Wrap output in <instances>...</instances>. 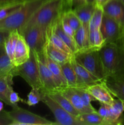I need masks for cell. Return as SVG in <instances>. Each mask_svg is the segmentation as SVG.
Returning <instances> with one entry per match:
<instances>
[{"mask_svg":"<svg viewBox=\"0 0 124 125\" xmlns=\"http://www.w3.org/2000/svg\"><path fill=\"white\" fill-rule=\"evenodd\" d=\"M24 2H14L4 5L0 7V20L7 18V17L12 15L13 12L17 11Z\"/></svg>","mask_w":124,"mask_h":125,"instance_id":"33","label":"cell"},{"mask_svg":"<svg viewBox=\"0 0 124 125\" xmlns=\"http://www.w3.org/2000/svg\"><path fill=\"white\" fill-rule=\"evenodd\" d=\"M89 25L82 24L77 30L75 31L74 39L77 46L78 51H82L89 48Z\"/></svg>","mask_w":124,"mask_h":125,"instance_id":"20","label":"cell"},{"mask_svg":"<svg viewBox=\"0 0 124 125\" xmlns=\"http://www.w3.org/2000/svg\"><path fill=\"white\" fill-rule=\"evenodd\" d=\"M9 100L12 104V107L17 106V103L19 102L24 103L26 104V100H23L19 96L18 93L15 92L13 90L10 92L9 95Z\"/></svg>","mask_w":124,"mask_h":125,"instance_id":"36","label":"cell"},{"mask_svg":"<svg viewBox=\"0 0 124 125\" xmlns=\"http://www.w3.org/2000/svg\"><path fill=\"white\" fill-rule=\"evenodd\" d=\"M18 2H24V1H23V0H0V4L6 5Z\"/></svg>","mask_w":124,"mask_h":125,"instance_id":"43","label":"cell"},{"mask_svg":"<svg viewBox=\"0 0 124 125\" xmlns=\"http://www.w3.org/2000/svg\"><path fill=\"white\" fill-rule=\"evenodd\" d=\"M23 1H29V0H23Z\"/></svg>","mask_w":124,"mask_h":125,"instance_id":"47","label":"cell"},{"mask_svg":"<svg viewBox=\"0 0 124 125\" xmlns=\"http://www.w3.org/2000/svg\"><path fill=\"white\" fill-rule=\"evenodd\" d=\"M13 77L7 76H0V101L12 107L9 100V95L13 90L12 88Z\"/></svg>","mask_w":124,"mask_h":125,"instance_id":"24","label":"cell"},{"mask_svg":"<svg viewBox=\"0 0 124 125\" xmlns=\"http://www.w3.org/2000/svg\"><path fill=\"white\" fill-rule=\"evenodd\" d=\"M13 120L9 116L8 111H3L0 112V125H12Z\"/></svg>","mask_w":124,"mask_h":125,"instance_id":"37","label":"cell"},{"mask_svg":"<svg viewBox=\"0 0 124 125\" xmlns=\"http://www.w3.org/2000/svg\"><path fill=\"white\" fill-rule=\"evenodd\" d=\"M86 1V3L89 4H94L95 0H85Z\"/></svg>","mask_w":124,"mask_h":125,"instance_id":"45","label":"cell"},{"mask_svg":"<svg viewBox=\"0 0 124 125\" xmlns=\"http://www.w3.org/2000/svg\"><path fill=\"white\" fill-rule=\"evenodd\" d=\"M43 53L60 65L68 62L72 55L58 48L47 39L44 47Z\"/></svg>","mask_w":124,"mask_h":125,"instance_id":"17","label":"cell"},{"mask_svg":"<svg viewBox=\"0 0 124 125\" xmlns=\"http://www.w3.org/2000/svg\"><path fill=\"white\" fill-rule=\"evenodd\" d=\"M42 55L44 61L47 65L48 68H49L51 73H52L53 77H54L58 89L68 87L60 65L53 61L51 59H50L48 56L45 55L43 52L42 53Z\"/></svg>","mask_w":124,"mask_h":125,"instance_id":"18","label":"cell"},{"mask_svg":"<svg viewBox=\"0 0 124 125\" xmlns=\"http://www.w3.org/2000/svg\"><path fill=\"white\" fill-rule=\"evenodd\" d=\"M100 30L105 43L116 42L120 38L122 32V28L119 24L114 20L105 13H103Z\"/></svg>","mask_w":124,"mask_h":125,"instance_id":"10","label":"cell"},{"mask_svg":"<svg viewBox=\"0 0 124 125\" xmlns=\"http://www.w3.org/2000/svg\"><path fill=\"white\" fill-rule=\"evenodd\" d=\"M16 67L6 52L4 46L0 47V76H15Z\"/></svg>","mask_w":124,"mask_h":125,"instance_id":"19","label":"cell"},{"mask_svg":"<svg viewBox=\"0 0 124 125\" xmlns=\"http://www.w3.org/2000/svg\"><path fill=\"white\" fill-rule=\"evenodd\" d=\"M19 33L18 30H15L10 31L9 34L4 43V48L6 52L10 58L11 61H13V56H14L15 50L16 45H17V41L19 37Z\"/></svg>","mask_w":124,"mask_h":125,"instance_id":"28","label":"cell"},{"mask_svg":"<svg viewBox=\"0 0 124 125\" xmlns=\"http://www.w3.org/2000/svg\"><path fill=\"white\" fill-rule=\"evenodd\" d=\"M41 101V92L40 89L32 87L27 95V99L26 100V104L29 106H35Z\"/></svg>","mask_w":124,"mask_h":125,"instance_id":"35","label":"cell"},{"mask_svg":"<svg viewBox=\"0 0 124 125\" xmlns=\"http://www.w3.org/2000/svg\"><path fill=\"white\" fill-rule=\"evenodd\" d=\"M123 103H124V101H123Z\"/></svg>","mask_w":124,"mask_h":125,"instance_id":"49","label":"cell"},{"mask_svg":"<svg viewBox=\"0 0 124 125\" xmlns=\"http://www.w3.org/2000/svg\"><path fill=\"white\" fill-rule=\"evenodd\" d=\"M83 89L92 95L96 101H98L100 103L110 105L114 100L113 95L111 94L103 81L88 85Z\"/></svg>","mask_w":124,"mask_h":125,"instance_id":"11","label":"cell"},{"mask_svg":"<svg viewBox=\"0 0 124 125\" xmlns=\"http://www.w3.org/2000/svg\"><path fill=\"white\" fill-rule=\"evenodd\" d=\"M3 109H4L3 102H2V101H0V112H1V111H2Z\"/></svg>","mask_w":124,"mask_h":125,"instance_id":"44","label":"cell"},{"mask_svg":"<svg viewBox=\"0 0 124 125\" xmlns=\"http://www.w3.org/2000/svg\"><path fill=\"white\" fill-rule=\"evenodd\" d=\"M70 9L68 0H48L36 11L18 32L23 35L27 29L33 26H40L47 31L65 11Z\"/></svg>","mask_w":124,"mask_h":125,"instance_id":"1","label":"cell"},{"mask_svg":"<svg viewBox=\"0 0 124 125\" xmlns=\"http://www.w3.org/2000/svg\"><path fill=\"white\" fill-rule=\"evenodd\" d=\"M104 119L106 125H120L124 124V118L117 119L112 113L109 104L100 103V107L97 111Z\"/></svg>","mask_w":124,"mask_h":125,"instance_id":"25","label":"cell"},{"mask_svg":"<svg viewBox=\"0 0 124 125\" xmlns=\"http://www.w3.org/2000/svg\"><path fill=\"white\" fill-rule=\"evenodd\" d=\"M70 62L77 76L79 85L78 88H85L88 85L102 82L98 80L93 74H91L85 67L78 63L73 57V55H72L71 57Z\"/></svg>","mask_w":124,"mask_h":125,"instance_id":"13","label":"cell"},{"mask_svg":"<svg viewBox=\"0 0 124 125\" xmlns=\"http://www.w3.org/2000/svg\"><path fill=\"white\" fill-rule=\"evenodd\" d=\"M62 72L66 81L68 87H79L78 78L74 71V68L71 63L70 60L61 65Z\"/></svg>","mask_w":124,"mask_h":125,"instance_id":"26","label":"cell"},{"mask_svg":"<svg viewBox=\"0 0 124 125\" xmlns=\"http://www.w3.org/2000/svg\"><path fill=\"white\" fill-rule=\"evenodd\" d=\"M95 8L96 6L94 4H89L86 2L73 9V10L83 24L89 25Z\"/></svg>","mask_w":124,"mask_h":125,"instance_id":"23","label":"cell"},{"mask_svg":"<svg viewBox=\"0 0 124 125\" xmlns=\"http://www.w3.org/2000/svg\"><path fill=\"white\" fill-rule=\"evenodd\" d=\"M21 76L24 79L32 88L42 89L43 85L40 80L39 68L35 51L30 50L29 59L23 64L16 67L15 76Z\"/></svg>","mask_w":124,"mask_h":125,"instance_id":"5","label":"cell"},{"mask_svg":"<svg viewBox=\"0 0 124 125\" xmlns=\"http://www.w3.org/2000/svg\"><path fill=\"white\" fill-rule=\"evenodd\" d=\"M10 31L6 30H0V47L4 46L6 39L8 37Z\"/></svg>","mask_w":124,"mask_h":125,"instance_id":"40","label":"cell"},{"mask_svg":"<svg viewBox=\"0 0 124 125\" xmlns=\"http://www.w3.org/2000/svg\"><path fill=\"white\" fill-rule=\"evenodd\" d=\"M48 0H29L7 18L0 20V30L19 31L31 18L36 11Z\"/></svg>","mask_w":124,"mask_h":125,"instance_id":"3","label":"cell"},{"mask_svg":"<svg viewBox=\"0 0 124 125\" xmlns=\"http://www.w3.org/2000/svg\"><path fill=\"white\" fill-rule=\"evenodd\" d=\"M103 8L96 6L94 12L89 23V28L91 29H100L103 16Z\"/></svg>","mask_w":124,"mask_h":125,"instance_id":"32","label":"cell"},{"mask_svg":"<svg viewBox=\"0 0 124 125\" xmlns=\"http://www.w3.org/2000/svg\"><path fill=\"white\" fill-rule=\"evenodd\" d=\"M41 91V90H40ZM41 101L49 107L55 119L57 125H85L78 120L77 117L64 110L59 104L51 98L46 93L41 91Z\"/></svg>","mask_w":124,"mask_h":125,"instance_id":"6","label":"cell"},{"mask_svg":"<svg viewBox=\"0 0 124 125\" xmlns=\"http://www.w3.org/2000/svg\"><path fill=\"white\" fill-rule=\"evenodd\" d=\"M105 79L124 73V50L116 42L106 43L99 50Z\"/></svg>","mask_w":124,"mask_h":125,"instance_id":"2","label":"cell"},{"mask_svg":"<svg viewBox=\"0 0 124 125\" xmlns=\"http://www.w3.org/2000/svg\"><path fill=\"white\" fill-rule=\"evenodd\" d=\"M58 90L64 97L66 98L71 103L73 106L80 114L97 112L96 109H91L85 106L81 96L79 95V93L76 91L75 88L66 87L58 89Z\"/></svg>","mask_w":124,"mask_h":125,"instance_id":"12","label":"cell"},{"mask_svg":"<svg viewBox=\"0 0 124 125\" xmlns=\"http://www.w3.org/2000/svg\"><path fill=\"white\" fill-rule=\"evenodd\" d=\"M102 8L105 14L114 20L122 29L124 28V4L119 0H110Z\"/></svg>","mask_w":124,"mask_h":125,"instance_id":"14","label":"cell"},{"mask_svg":"<svg viewBox=\"0 0 124 125\" xmlns=\"http://www.w3.org/2000/svg\"><path fill=\"white\" fill-rule=\"evenodd\" d=\"M89 48L99 50L105 44L100 29L89 30Z\"/></svg>","mask_w":124,"mask_h":125,"instance_id":"29","label":"cell"},{"mask_svg":"<svg viewBox=\"0 0 124 125\" xmlns=\"http://www.w3.org/2000/svg\"><path fill=\"white\" fill-rule=\"evenodd\" d=\"M43 92V91H42ZM50 96L52 99H53L55 101L59 104L64 110L68 111L71 114L73 115L75 117H77L80 114V112L73 106L71 103L68 100L66 97H64L57 89L55 91L51 92H45Z\"/></svg>","mask_w":124,"mask_h":125,"instance_id":"22","label":"cell"},{"mask_svg":"<svg viewBox=\"0 0 124 125\" xmlns=\"http://www.w3.org/2000/svg\"><path fill=\"white\" fill-rule=\"evenodd\" d=\"M72 55L78 63L85 67L98 80L102 82L104 80L105 75L99 50L88 48L77 51Z\"/></svg>","mask_w":124,"mask_h":125,"instance_id":"4","label":"cell"},{"mask_svg":"<svg viewBox=\"0 0 124 125\" xmlns=\"http://www.w3.org/2000/svg\"><path fill=\"white\" fill-rule=\"evenodd\" d=\"M120 1H121L123 4H124V0H119Z\"/></svg>","mask_w":124,"mask_h":125,"instance_id":"46","label":"cell"},{"mask_svg":"<svg viewBox=\"0 0 124 125\" xmlns=\"http://www.w3.org/2000/svg\"><path fill=\"white\" fill-rule=\"evenodd\" d=\"M116 43H117L124 50V28L122 29L121 35H120V37L119 40L116 42Z\"/></svg>","mask_w":124,"mask_h":125,"instance_id":"41","label":"cell"},{"mask_svg":"<svg viewBox=\"0 0 124 125\" xmlns=\"http://www.w3.org/2000/svg\"><path fill=\"white\" fill-rule=\"evenodd\" d=\"M47 39L49 40L53 45L61 49L63 51L70 54H72L71 50L65 44V43L60 39L59 36L53 30L52 28L50 26L47 30Z\"/></svg>","mask_w":124,"mask_h":125,"instance_id":"30","label":"cell"},{"mask_svg":"<svg viewBox=\"0 0 124 125\" xmlns=\"http://www.w3.org/2000/svg\"><path fill=\"white\" fill-rule=\"evenodd\" d=\"M4 6V5H2V4H0V7H1V6Z\"/></svg>","mask_w":124,"mask_h":125,"instance_id":"48","label":"cell"},{"mask_svg":"<svg viewBox=\"0 0 124 125\" xmlns=\"http://www.w3.org/2000/svg\"><path fill=\"white\" fill-rule=\"evenodd\" d=\"M78 120L85 125H106L104 119L97 112L80 114Z\"/></svg>","mask_w":124,"mask_h":125,"instance_id":"27","label":"cell"},{"mask_svg":"<svg viewBox=\"0 0 124 125\" xmlns=\"http://www.w3.org/2000/svg\"><path fill=\"white\" fill-rule=\"evenodd\" d=\"M8 112L9 115L13 120L12 125H57L44 117L21 108L17 106L12 107Z\"/></svg>","mask_w":124,"mask_h":125,"instance_id":"7","label":"cell"},{"mask_svg":"<svg viewBox=\"0 0 124 125\" xmlns=\"http://www.w3.org/2000/svg\"><path fill=\"white\" fill-rule=\"evenodd\" d=\"M60 18L59 19L57 20L51 26L52 27L55 32L60 37V39L65 43L66 45L69 48V49L71 50L72 54H74L78 51L77 46L76 43H75L74 37L69 35L67 33H66L63 29L62 24H61Z\"/></svg>","mask_w":124,"mask_h":125,"instance_id":"21","label":"cell"},{"mask_svg":"<svg viewBox=\"0 0 124 125\" xmlns=\"http://www.w3.org/2000/svg\"><path fill=\"white\" fill-rule=\"evenodd\" d=\"M62 17L64 20L66 21L67 23L72 27V28L75 31L77 30L80 28V26L82 24L77 15L71 9L65 11Z\"/></svg>","mask_w":124,"mask_h":125,"instance_id":"31","label":"cell"},{"mask_svg":"<svg viewBox=\"0 0 124 125\" xmlns=\"http://www.w3.org/2000/svg\"><path fill=\"white\" fill-rule=\"evenodd\" d=\"M30 55V47L24 37L21 34H19L15 50L12 63L15 67L20 65L29 59Z\"/></svg>","mask_w":124,"mask_h":125,"instance_id":"16","label":"cell"},{"mask_svg":"<svg viewBox=\"0 0 124 125\" xmlns=\"http://www.w3.org/2000/svg\"><path fill=\"white\" fill-rule=\"evenodd\" d=\"M109 106L113 115L117 119L124 118V115L123 114L124 112V104L123 101L118 98L116 100L114 99L113 102Z\"/></svg>","mask_w":124,"mask_h":125,"instance_id":"34","label":"cell"},{"mask_svg":"<svg viewBox=\"0 0 124 125\" xmlns=\"http://www.w3.org/2000/svg\"><path fill=\"white\" fill-rule=\"evenodd\" d=\"M109 1H110V0H95L94 4L95 6H97V7H102V8L103 6Z\"/></svg>","mask_w":124,"mask_h":125,"instance_id":"42","label":"cell"},{"mask_svg":"<svg viewBox=\"0 0 124 125\" xmlns=\"http://www.w3.org/2000/svg\"><path fill=\"white\" fill-rule=\"evenodd\" d=\"M35 52L39 68L40 80L43 85V88L40 90L45 92H51L57 90L58 89L57 83L51 70L44 61L42 53Z\"/></svg>","mask_w":124,"mask_h":125,"instance_id":"9","label":"cell"},{"mask_svg":"<svg viewBox=\"0 0 124 125\" xmlns=\"http://www.w3.org/2000/svg\"><path fill=\"white\" fill-rule=\"evenodd\" d=\"M103 82L113 96L124 101V73L107 77Z\"/></svg>","mask_w":124,"mask_h":125,"instance_id":"15","label":"cell"},{"mask_svg":"<svg viewBox=\"0 0 124 125\" xmlns=\"http://www.w3.org/2000/svg\"><path fill=\"white\" fill-rule=\"evenodd\" d=\"M22 35L24 37L30 50L43 53L47 40V31L38 26H33L27 29Z\"/></svg>","mask_w":124,"mask_h":125,"instance_id":"8","label":"cell"},{"mask_svg":"<svg viewBox=\"0 0 124 125\" xmlns=\"http://www.w3.org/2000/svg\"><path fill=\"white\" fill-rule=\"evenodd\" d=\"M61 24H62V26L63 28V29L64 30V31L66 33H67L68 34H69L71 36L73 37H74V34H75V31L72 28V27L67 23V21L66 20H64L62 17H61Z\"/></svg>","mask_w":124,"mask_h":125,"instance_id":"38","label":"cell"},{"mask_svg":"<svg viewBox=\"0 0 124 125\" xmlns=\"http://www.w3.org/2000/svg\"><path fill=\"white\" fill-rule=\"evenodd\" d=\"M68 1L69 2L71 8L72 10L76 7H79V6H81V5L83 4L86 3L85 0H68Z\"/></svg>","mask_w":124,"mask_h":125,"instance_id":"39","label":"cell"}]
</instances>
